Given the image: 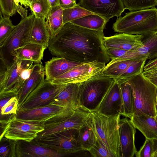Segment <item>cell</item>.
<instances>
[{"mask_svg": "<svg viewBox=\"0 0 157 157\" xmlns=\"http://www.w3.org/2000/svg\"><path fill=\"white\" fill-rule=\"evenodd\" d=\"M104 36L103 31L68 22L51 38L48 48L52 55L71 61L81 63L97 61L106 64L111 59L104 45Z\"/></svg>", "mask_w": 157, "mask_h": 157, "instance_id": "1", "label": "cell"}, {"mask_svg": "<svg viewBox=\"0 0 157 157\" xmlns=\"http://www.w3.org/2000/svg\"><path fill=\"white\" fill-rule=\"evenodd\" d=\"M35 16L33 13L21 19L0 45V64L6 68L13 65L23 48L30 42V33Z\"/></svg>", "mask_w": 157, "mask_h": 157, "instance_id": "2", "label": "cell"}, {"mask_svg": "<svg viewBox=\"0 0 157 157\" xmlns=\"http://www.w3.org/2000/svg\"><path fill=\"white\" fill-rule=\"evenodd\" d=\"M115 32L141 35L157 30V9L155 7L125 13L113 24Z\"/></svg>", "mask_w": 157, "mask_h": 157, "instance_id": "3", "label": "cell"}, {"mask_svg": "<svg viewBox=\"0 0 157 157\" xmlns=\"http://www.w3.org/2000/svg\"><path fill=\"white\" fill-rule=\"evenodd\" d=\"M133 93V114H142L153 117L157 115V87L143 72L127 81Z\"/></svg>", "mask_w": 157, "mask_h": 157, "instance_id": "4", "label": "cell"}, {"mask_svg": "<svg viewBox=\"0 0 157 157\" xmlns=\"http://www.w3.org/2000/svg\"><path fill=\"white\" fill-rule=\"evenodd\" d=\"M115 80L101 74L79 83V106L90 112L96 111Z\"/></svg>", "mask_w": 157, "mask_h": 157, "instance_id": "5", "label": "cell"}, {"mask_svg": "<svg viewBox=\"0 0 157 157\" xmlns=\"http://www.w3.org/2000/svg\"><path fill=\"white\" fill-rule=\"evenodd\" d=\"M90 116L97 137L117 157H120L119 128L120 115L108 117L96 111L90 112Z\"/></svg>", "mask_w": 157, "mask_h": 157, "instance_id": "6", "label": "cell"}, {"mask_svg": "<svg viewBox=\"0 0 157 157\" xmlns=\"http://www.w3.org/2000/svg\"><path fill=\"white\" fill-rule=\"evenodd\" d=\"M32 141L59 152L65 154L82 150L78 139V129L71 128Z\"/></svg>", "mask_w": 157, "mask_h": 157, "instance_id": "7", "label": "cell"}, {"mask_svg": "<svg viewBox=\"0 0 157 157\" xmlns=\"http://www.w3.org/2000/svg\"><path fill=\"white\" fill-rule=\"evenodd\" d=\"M44 130L43 122L20 119L17 118L15 115L1 132L0 139L4 137L16 141L30 142Z\"/></svg>", "mask_w": 157, "mask_h": 157, "instance_id": "8", "label": "cell"}, {"mask_svg": "<svg viewBox=\"0 0 157 157\" xmlns=\"http://www.w3.org/2000/svg\"><path fill=\"white\" fill-rule=\"evenodd\" d=\"M67 84H56L44 80L27 97L17 111L28 110L50 104Z\"/></svg>", "mask_w": 157, "mask_h": 157, "instance_id": "9", "label": "cell"}, {"mask_svg": "<svg viewBox=\"0 0 157 157\" xmlns=\"http://www.w3.org/2000/svg\"><path fill=\"white\" fill-rule=\"evenodd\" d=\"M106 64L98 61L82 64L50 81L56 84L80 83L100 75Z\"/></svg>", "mask_w": 157, "mask_h": 157, "instance_id": "10", "label": "cell"}, {"mask_svg": "<svg viewBox=\"0 0 157 157\" xmlns=\"http://www.w3.org/2000/svg\"><path fill=\"white\" fill-rule=\"evenodd\" d=\"M33 61L17 59L8 68L0 69V94L18 95L23 83L21 78L22 70L33 66Z\"/></svg>", "mask_w": 157, "mask_h": 157, "instance_id": "11", "label": "cell"}, {"mask_svg": "<svg viewBox=\"0 0 157 157\" xmlns=\"http://www.w3.org/2000/svg\"><path fill=\"white\" fill-rule=\"evenodd\" d=\"M90 114V112L78 106L68 117L55 123L44 124V130L39 132L36 138L44 137L69 129H78L86 122Z\"/></svg>", "mask_w": 157, "mask_h": 157, "instance_id": "12", "label": "cell"}, {"mask_svg": "<svg viewBox=\"0 0 157 157\" xmlns=\"http://www.w3.org/2000/svg\"><path fill=\"white\" fill-rule=\"evenodd\" d=\"M78 4L109 21L113 17H120L126 9L122 0H79Z\"/></svg>", "mask_w": 157, "mask_h": 157, "instance_id": "13", "label": "cell"}, {"mask_svg": "<svg viewBox=\"0 0 157 157\" xmlns=\"http://www.w3.org/2000/svg\"><path fill=\"white\" fill-rule=\"evenodd\" d=\"M123 110V101L120 85L114 82L100 103L97 111L108 117L121 115Z\"/></svg>", "mask_w": 157, "mask_h": 157, "instance_id": "14", "label": "cell"}, {"mask_svg": "<svg viewBox=\"0 0 157 157\" xmlns=\"http://www.w3.org/2000/svg\"><path fill=\"white\" fill-rule=\"evenodd\" d=\"M136 128L127 117L120 119L119 128L120 157H133L137 151L135 147Z\"/></svg>", "mask_w": 157, "mask_h": 157, "instance_id": "15", "label": "cell"}, {"mask_svg": "<svg viewBox=\"0 0 157 157\" xmlns=\"http://www.w3.org/2000/svg\"><path fill=\"white\" fill-rule=\"evenodd\" d=\"M141 35L120 33L109 36H104L103 43L106 49L114 48L126 51H137L143 46Z\"/></svg>", "mask_w": 157, "mask_h": 157, "instance_id": "16", "label": "cell"}, {"mask_svg": "<svg viewBox=\"0 0 157 157\" xmlns=\"http://www.w3.org/2000/svg\"><path fill=\"white\" fill-rule=\"evenodd\" d=\"M16 157H61L66 154L59 152L33 141L19 140L16 141Z\"/></svg>", "mask_w": 157, "mask_h": 157, "instance_id": "17", "label": "cell"}, {"mask_svg": "<svg viewBox=\"0 0 157 157\" xmlns=\"http://www.w3.org/2000/svg\"><path fill=\"white\" fill-rule=\"evenodd\" d=\"M68 107L53 104L37 107L28 110L17 111V118L31 121L44 122L65 110Z\"/></svg>", "mask_w": 157, "mask_h": 157, "instance_id": "18", "label": "cell"}, {"mask_svg": "<svg viewBox=\"0 0 157 157\" xmlns=\"http://www.w3.org/2000/svg\"><path fill=\"white\" fill-rule=\"evenodd\" d=\"M82 64L58 57H53L45 63V80L51 81L56 77Z\"/></svg>", "mask_w": 157, "mask_h": 157, "instance_id": "19", "label": "cell"}, {"mask_svg": "<svg viewBox=\"0 0 157 157\" xmlns=\"http://www.w3.org/2000/svg\"><path fill=\"white\" fill-rule=\"evenodd\" d=\"M45 76L42 64H34L30 77L24 82L18 94V108L30 93L44 80Z\"/></svg>", "mask_w": 157, "mask_h": 157, "instance_id": "20", "label": "cell"}, {"mask_svg": "<svg viewBox=\"0 0 157 157\" xmlns=\"http://www.w3.org/2000/svg\"><path fill=\"white\" fill-rule=\"evenodd\" d=\"M133 125L146 138L157 139V121L155 117L133 114L130 118Z\"/></svg>", "mask_w": 157, "mask_h": 157, "instance_id": "21", "label": "cell"}, {"mask_svg": "<svg viewBox=\"0 0 157 157\" xmlns=\"http://www.w3.org/2000/svg\"><path fill=\"white\" fill-rule=\"evenodd\" d=\"M79 83H70L54 98L50 104L64 107L79 106L78 94Z\"/></svg>", "mask_w": 157, "mask_h": 157, "instance_id": "22", "label": "cell"}, {"mask_svg": "<svg viewBox=\"0 0 157 157\" xmlns=\"http://www.w3.org/2000/svg\"><path fill=\"white\" fill-rule=\"evenodd\" d=\"M51 38L45 19L35 17L30 31V42L48 48Z\"/></svg>", "mask_w": 157, "mask_h": 157, "instance_id": "23", "label": "cell"}, {"mask_svg": "<svg viewBox=\"0 0 157 157\" xmlns=\"http://www.w3.org/2000/svg\"><path fill=\"white\" fill-rule=\"evenodd\" d=\"M78 140L82 150L89 151L95 144L97 139L90 114L86 122L78 129Z\"/></svg>", "mask_w": 157, "mask_h": 157, "instance_id": "24", "label": "cell"}, {"mask_svg": "<svg viewBox=\"0 0 157 157\" xmlns=\"http://www.w3.org/2000/svg\"><path fill=\"white\" fill-rule=\"evenodd\" d=\"M47 47L30 42L27 44L19 54L17 59L33 62L34 64L42 63L44 52Z\"/></svg>", "mask_w": 157, "mask_h": 157, "instance_id": "25", "label": "cell"}, {"mask_svg": "<svg viewBox=\"0 0 157 157\" xmlns=\"http://www.w3.org/2000/svg\"><path fill=\"white\" fill-rule=\"evenodd\" d=\"M108 21L98 14H93L73 20L71 22L78 26L90 30L103 31Z\"/></svg>", "mask_w": 157, "mask_h": 157, "instance_id": "26", "label": "cell"}, {"mask_svg": "<svg viewBox=\"0 0 157 157\" xmlns=\"http://www.w3.org/2000/svg\"><path fill=\"white\" fill-rule=\"evenodd\" d=\"M63 9L59 5L51 7L46 20V23L51 35L55 36L63 25Z\"/></svg>", "mask_w": 157, "mask_h": 157, "instance_id": "27", "label": "cell"}, {"mask_svg": "<svg viewBox=\"0 0 157 157\" xmlns=\"http://www.w3.org/2000/svg\"><path fill=\"white\" fill-rule=\"evenodd\" d=\"M141 35L143 46L138 51L147 55L149 60L157 58V30Z\"/></svg>", "mask_w": 157, "mask_h": 157, "instance_id": "28", "label": "cell"}, {"mask_svg": "<svg viewBox=\"0 0 157 157\" xmlns=\"http://www.w3.org/2000/svg\"><path fill=\"white\" fill-rule=\"evenodd\" d=\"M119 83L123 101V110L121 115L130 118L133 114V96L132 90L131 86L127 81Z\"/></svg>", "mask_w": 157, "mask_h": 157, "instance_id": "29", "label": "cell"}, {"mask_svg": "<svg viewBox=\"0 0 157 157\" xmlns=\"http://www.w3.org/2000/svg\"><path fill=\"white\" fill-rule=\"evenodd\" d=\"M18 108V95L12 97L0 108L1 124H6L16 115Z\"/></svg>", "mask_w": 157, "mask_h": 157, "instance_id": "30", "label": "cell"}, {"mask_svg": "<svg viewBox=\"0 0 157 157\" xmlns=\"http://www.w3.org/2000/svg\"><path fill=\"white\" fill-rule=\"evenodd\" d=\"M93 14L95 13L86 10L78 3L77 4L72 7L63 9V25L86 15Z\"/></svg>", "mask_w": 157, "mask_h": 157, "instance_id": "31", "label": "cell"}, {"mask_svg": "<svg viewBox=\"0 0 157 157\" xmlns=\"http://www.w3.org/2000/svg\"><path fill=\"white\" fill-rule=\"evenodd\" d=\"M30 8L35 17L46 19L51 7L48 0H34Z\"/></svg>", "mask_w": 157, "mask_h": 157, "instance_id": "32", "label": "cell"}, {"mask_svg": "<svg viewBox=\"0 0 157 157\" xmlns=\"http://www.w3.org/2000/svg\"><path fill=\"white\" fill-rule=\"evenodd\" d=\"M125 8L130 11L155 7L157 0H122Z\"/></svg>", "mask_w": 157, "mask_h": 157, "instance_id": "33", "label": "cell"}, {"mask_svg": "<svg viewBox=\"0 0 157 157\" xmlns=\"http://www.w3.org/2000/svg\"><path fill=\"white\" fill-rule=\"evenodd\" d=\"M0 45L11 33L15 25L12 24L10 17H2L0 11Z\"/></svg>", "mask_w": 157, "mask_h": 157, "instance_id": "34", "label": "cell"}, {"mask_svg": "<svg viewBox=\"0 0 157 157\" xmlns=\"http://www.w3.org/2000/svg\"><path fill=\"white\" fill-rule=\"evenodd\" d=\"M0 157H16V141L3 137L0 139Z\"/></svg>", "mask_w": 157, "mask_h": 157, "instance_id": "35", "label": "cell"}, {"mask_svg": "<svg viewBox=\"0 0 157 157\" xmlns=\"http://www.w3.org/2000/svg\"><path fill=\"white\" fill-rule=\"evenodd\" d=\"M88 151L94 157H117L98 137L95 144Z\"/></svg>", "mask_w": 157, "mask_h": 157, "instance_id": "36", "label": "cell"}, {"mask_svg": "<svg viewBox=\"0 0 157 157\" xmlns=\"http://www.w3.org/2000/svg\"><path fill=\"white\" fill-rule=\"evenodd\" d=\"M0 7L3 16H12L17 11L14 0H0Z\"/></svg>", "mask_w": 157, "mask_h": 157, "instance_id": "37", "label": "cell"}, {"mask_svg": "<svg viewBox=\"0 0 157 157\" xmlns=\"http://www.w3.org/2000/svg\"><path fill=\"white\" fill-rule=\"evenodd\" d=\"M153 139L146 138L144 144L140 150L136 152L137 157H154Z\"/></svg>", "mask_w": 157, "mask_h": 157, "instance_id": "38", "label": "cell"}, {"mask_svg": "<svg viewBox=\"0 0 157 157\" xmlns=\"http://www.w3.org/2000/svg\"><path fill=\"white\" fill-rule=\"evenodd\" d=\"M106 49L111 60L122 56L127 51L126 50L114 48H109Z\"/></svg>", "mask_w": 157, "mask_h": 157, "instance_id": "39", "label": "cell"}, {"mask_svg": "<svg viewBox=\"0 0 157 157\" xmlns=\"http://www.w3.org/2000/svg\"><path fill=\"white\" fill-rule=\"evenodd\" d=\"M157 71V58L149 60L144 65L143 72Z\"/></svg>", "mask_w": 157, "mask_h": 157, "instance_id": "40", "label": "cell"}, {"mask_svg": "<svg viewBox=\"0 0 157 157\" xmlns=\"http://www.w3.org/2000/svg\"><path fill=\"white\" fill-rule=\"evenodd\" d=\"M34 68V65L22 70L21 74V78L23 83L30 77Z\"/></svg>", "mask_w": 157, "mask_h": 157, "instance_id": "41", "label": "cell"}, {"mask_svg": "<svg viewBox=\"0 0 157 157\" xmlns=\"http://www.w3.org/2000/svg\"><path fill=\"white\" fill-rule=\"evenodd\" d=\"M76 0H59V5L63 9L72 7L76 5Z\"/></svg>", "mask_w": 157, "mask_h": 157, "instance_id": "42", "label": "cell"}, {"mask_svg": "<svg viewBox=\"0 0 157 157\" xmlns=\"http://www.w3.org/2000/svg\"><path fill=\"white\" fill-rule=\"evenodd\" d=\"M17 12L21 15L22 19L25 18L28 16L27 10L23 7L21 5L17 6Z\"/></svg>", "mask_w": 157, "mask_h": 157, "instance_id": "43", "label": "cell"}, {"mask_svg": "<svg viewBox=\"0 0 157 157\" xmlns=\"http://www.w3.org/2000/svg\"><path fill=\"white\" fill-rule=\"evenodd\" d=\"M143 74L146 78L157 77V71L143 72Z\"/></svg>", "mask_w": 157, "mask_h": 157, "instance_id": "44", "label": "cell"}, {"mask_svg": "<svg viewBox=\"0 0 157 157\" xmlns=\"http://www.w3.org/2000/svg\"><path fill=\"white\" fill-rule=\"evenodd\" d=\"M51 7L59 5V0H48Z\"/></svg>", "mask_w": 157, "mask_h": 157, "instance_id": "45", "label": "cell"}, {"mask_svg": "<svg viewBox=\"0 0 157 157\" xmlns=\"http://www.w3.org/2000/svg\"><path fill=\"white\" fill-rule=\"evenodd\" d=\"M20 3L22 6L23 5L25 7L30 6L29 0H21Z\"/></svg>", "mask_w": 157, "mask_h": 157, "instance_id": "46", "label": "cell"}, {"mask_svg": "<svg viewBox=\"0 0 157 157\" xmlns=\"http://www.w3.org/2000/svg\"><path fill=\"white\" fill-rule=\"evenodd\" d=\"M153 141V152L154 155H154L157 153V139H154Z\"/></svg>", "mask_w": 157, "mask_h": 157, "instance_id": "47", "label": "cell"}, {"mask_svg": "<svg viewBox=\"0 0 157 157\" xmlns=\"http://www.w3.org/2000/svg\"><path fill=\"white\" fill-rule=\"evenodd\" d=\"M147 78L157 88V77H150Z\"/></svg>", "mask_w": 157, "mask_h": 157, "instance_id": "48", "label": "cell"}, {"mask_svg": "<svg viewBox=\"0 0 157 157\" xmlns=\"http://www.w3.org/2000/svg\"><path fill=\"white\" fill-rule=\"evenodd\" d=\"M20 1L21 0H14V3L17 7L19 5V3L20 2Z\"/></svg>", "mask_w": 157, "mask_h": 157, "instance_id": "49", "label": "cell"}, {"mask_svg": "<svg viewBox=\"0 0 157 157\" xmlns=\"http://www.w3.org/2000/svg\"><path fill=\"white\" fill-rule=\"evenodd\" d=\"M154 157H157V153L155 154L154 155Z\"/></svg>", "mask_w": 157, "mask_h": 157, "instance_id": "50", "label": "cell"}, {"mask_svg": "<svg viewBox=\"0 0 157 157\" xmlns=\"http://www.w3.org/2000/svg\"><path fill=\"white\" fill-rule=\"evenodd\" d=\"M155 117V118L157 121V115H156V116Z\"/></svg>", "mask_w": 157, "mask_h": 157, "instance_id": "51", "label": "cell"}, {"mask_svg": "<svg viewBox=\"0 0 157 157\" xmlns=\"http://www.w3.org/2000/svg\"><path fill=\"white\" fill-rule=\"evenodd\" d=\"M34 0H29L30 3Z\"/></svg>", "mask_w": 157, "mask_h": 157, "instance_id": "52", "label": "cell"}, {"mask_svg": "<svg viewBox=\"0 0 157 157\" xmlns=\"http://www.w3.org/2000/svg\"><path fill=\"white\" fill-rule=\"evenodd\" d=\"M156 94H157V89L156 90Z\"/></svg>", "mask_w": 157, "mask_h": 157, "instance_id": "53", "label": "cell"}]
</instances>
